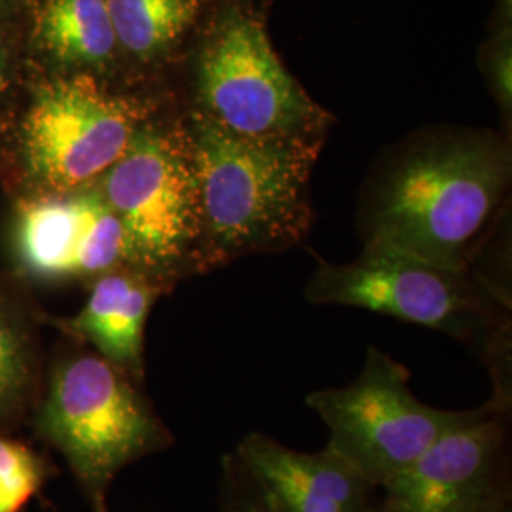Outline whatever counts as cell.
<instances>
[{"label":"cell","mask_w":512,"mask_h":512,"mask_svg":"<svg viewBox=\"0 0 512 512\" xmlns=\"http://www.w3.org/2000/svg\"><path fill=\"white\" fill-rule=\"evenodd\" d=\"M103 177L101 196L122 224L129 260L152 270L177 264L202 226L192 148L139 129Z\"/></svg>","instance_id":"cell-6"},{"label":"cell","mask_w":512,"mask_h":512,"mask_svg":"<svg viewBox=\"0 0 512 512\" xmlns=\"http://www.w3.org/2000/svg\"><path fill=\"white\" fill-rule=\"evenodd\" d=\"M116 42L137 57H156L192 25L200 0H107Z\"/></svg>","instance_id":"cell-14"},{"label":"cell","mask_w":512,"mask_h":512,"mask_svg":"<svg viewBox=\"0 0 512 512\" xmlns=\"http://www.w3.org/2000/svg\"><path fill=\"white\" fill-rule=\"evenodd\" d=\"M499 512H512V505H507L505 509H501Z\"/></svg>","instance_id":"cell-19"},{"label":"cell","mask_w":512,"mask_h":512,"mask_svg":"<svg viewBox=\"0 0 512 512\" xmlns=\"http://www.w3.org/2000/svg\"><path fill=\"white\" fill-rule=\"evenodd\" d=\"M509 179V152L490 137L458 135L412 148L378 190L366 245L471 272Z\"/></svg>","instance_id":"cell-1"},{"label":"cell","mask_w":512,"mask_h":512,"mask_svg":"<svg viewBox=\"0 0 512 512\" xmlns=\"http://www.w3.org/2000/svg\"><path fill=\"white\" fill-rule=\"evenodd\" d=\"M27 349L10 313L0 304V412L18 401L27 382Z\"/></svg>","instance_id":"cell-16"},{"label":"cell","mask_w":512,"mask_h":512,"mask_svg":"<svg viewBox=\"0 0 512 512\" xmlns=\"http://www.w3.org/2000/svg\"><path fill=\"white\" fill-rule=\"evenodd\" d=\"M16 251L44 279L107 274L128 258L126 236L101 192L46 196L21 205Z\"/></svg>","instance_id":"cell-10"},{"label":"cell","mask_w":512,"mask_h":512,"mask_svg":"<svg viewBox=\"0 0 512 512\" xmlns=\"http://www.w3.org/2000/svg\"><path fill=\"white\" fill-rule=\"evenodd\" d=\"M200 92L209 116L243 137H298L321 116L275 54L264 27L239 14L224 19L207 42Z\"/></svg>","instance_id":"cell-8"},{"label":"cell","mask_w":512,"mask_h":512,"mask_svg":"<svg viewBox=\"0 0 512 512\" xmlns=\"http://www.w3.org/2000/svg\"><path fill=\"white\" fill-rule=\"evenodd\" d=\"M6 84H8V69H6V54H4V48L0 44V93L6 90Z\"/></svg>","instance_id":"cell-18"},{"label":"cell","mask_w":512,"mask_h":512,"mask_svg":"<svg viewBox=\"0 0 512 512\" xmlns=\"http://www.w3.org/2000/svg\"><path fill=\"white\" fill-rule=\"evenodd\" d=\"M156 291L145 279L122 272L101 275L84 308L69 321L76 336L129 376L143 374V344L148 311Z\"/></svg>","instance_id":"cell-12"},{"label":"cell","mask_w":512,"mask_h":512,"mask_svg":"<svg viewBox=\"0 0 512 512\" xmlns=\"http://www.w3.org/2000/svg\"><path fill=\"white\" fill-rule=\"evenodd\" d=\"M40 423L97 512L107 511L110 484L124 467L173 440L129 374L90 353L55 368Z\"/></svg>","instance_id":"cell-4"},{"label":"cell","mask_w":512,"mask_h":512,"mask_svg":"<svg viewBox=\"0 0 512 512\" xmlns=\"http://www.w3.org/2000/svg\"><path fill=\"white\" fill-rule=\"evenodd\" d=\"M219 511L272 512L262 488L236 452L226 454L220 461Z\"/></svg>","instance_id":"cell-17"},{"label":"cell","mask_w":512,"mask_h":512,"mask_svg":"<svg viewBox=\"0 0 512 512\" xmlns=\"http://www.w3.org/2000/svg\"><path fill=\"white\" fill-rule=\"evenodd\" d=\"M234 452L272 512H378V488L329 444L300 452L264 433H249Z\"/></svg>","instance_id":"cell-11"},{"label":"cell","mask_w":512,"mask_h":512,"mask_svg":"<svg viewBox=\"0 0 512 512\" xmlns=\"http://www.w3.org/2000/svg\"><path fill=\"white\" fill-rule=\"evenodd\" d=\"M382 488L378 512H499L512 505V410L482 404L476 420L440 437Z\"/></svg>","instance_id":"cell-9"},{"label":"cell","mask_w":512,"mask_h":512,"mask_svg":"<svg viewBox=\"0 0 512 512\" xmlns=\"http://www.w3.org/2000/svg\"><path fill=\"white\" fill-rule=\"evenodd\" d=\"M139 109L76 74L44 84L23 122V152L38 181L74 192L103 177L139 131Z\"/></svg>","instance_id":"cell-7"},{"label":"cell","mask_w":512,"mask_h":512,"mask_svg":"<svg viewBox=\"0 0 512 512\" xmlns=\"http://www.w3.org/2000/svg\"><path fill=\"white\" fill-rule=\"evenodd\" d=\"M298 137L256 139L194 122L192 160L200 220L219 255L266 247L293 232L302 211L310 154Z\"/></svg>","instance_id":"cell-3"},{"label":"cell","mask_w":512,"mask_h":512,"mask_svg":"<svg viewBox=\"0 0 512 512\" xmlns=\"http://www.w3.org/2000/svg\"><path fill=\"white\" fill-rule=\"evenodd\" d=\"M408 382L406 366L378 348H368L365 368L355 382L306 397V404L329 427L330 448L376 488L482 412V406L442 410L421 403Z\"/></svg>","instance_id":"cell-5"},{"label":"cell","mask_w":512,"mask_h":512,"mask_svg":"<svg viewBox=\"0 0 512 512\" xmlns=\"http://www.w3.org/2000/svg\"><path fill=\"white\" fill-rule=\"evenodd\" d=\"M42 46L67 65H103L118 42L107 0H44L38 14Z\"/></svg>","instance_id":"cell-13"},{"label":"cell","mask_w":512,"mask_h":512,"mask_svg":"<svg viewBox=\"0 0 512 512\" xmlns=\"http://www.w3.org/2000/svg\"><path fill=\"white\" fill-rule=\"evenodd\" d=\"M42 465L19 442L0 439V512H19L42 484Z\"/></svg>","instance_id":"cell-15"},{"label":"cell","mask_w":512,"mask_h":512,"mask_svg":"<svg viewBox=\"0 0 512 512\" xmlns=\"http://www.w3.org/2000/svg\"><path fill=\"white\" fill-rule=\"evenodd\" d=\"M313 304L376 311L406 323L450 334L484 349L494 380L492 399L511 403L509 359H505V298L471 272H452L366 245L349 264L319 268L306 287Z\"/></svg>","instance_id":"cell-2"}]
</instances>
